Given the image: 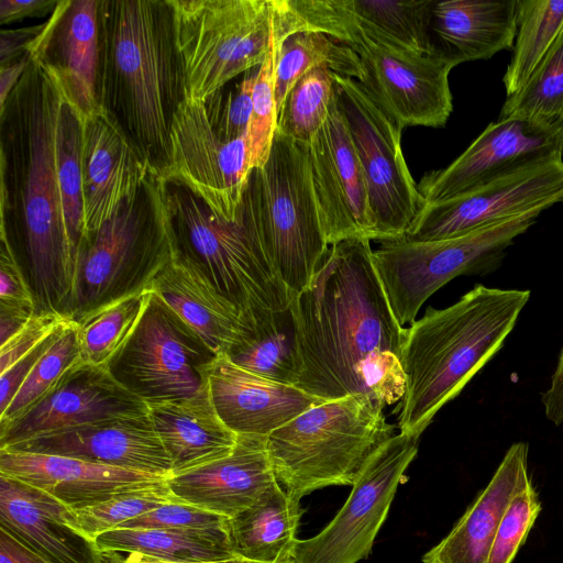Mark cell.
<instances>
[{"label": "cell", "instance_id": "cell-24", "mask_svg": "<svg viewBox=\"0 0 563 563\" xmlns=\"http://www.w3.org/2000/svg\"><path fill=\"white\" fill-rule=\"evenodd\" d=\"M75 521V510L49 494L0 475L1 528L49 563H104Z\"/></svg>", "mask_w": 563, "mask_h": 563}, {"label": "cell", "instance_id": "cell-18", "mask_svg": "<svg viewBox=\"0 0 563 563\" xmlns=\"http://www.w3.org/2000/svg\"><path fill=\"white\" fill-rule=\"evenodd\" d=\"M312 184L325 241L375 240L368 189L346 119L335 96L308 145Z\"/></svg>", "mask_w": 563, "mask_h": 563}, {"label": "cell", "instance_id": "cell-47", "mask_svg": "<svg viewBox=\"0 0 563 563\" xmlns=\"http://www.w3.org/2000/svg\"><path fill=\"white\" fill-rule=\"evenodd\" d=\"M69 322V321H67ZM63 323L57 328L49 336H47L42 343L35 349L29 352L26 355L18 360L8 369L0 374V415L11 404L12 399L16 395L18 390L41 358V356L51 346L54 340L57 338L60 329L67 323Z\"/></svg>", "mask_w": 563, "mask_h": 563}, {"label": "cell", "instance_id": "cell-39", "mask_svg": "<svg viewBox=\"0 0 563 563\" xmlns=\"http://www.w3.org/2000/svg\"><path fill=\"white\" fill-rule=\"evenodd\" d=\"M335 96L334 73L325 67L302 76L288 93L277 119V131L309 145L329 115Z\"/></svg>", "mask_w": 563, "mask_h": 563}, {"label": "cell", "instance_id": "cell-38", "mask_svg": "<svg viewBox=\"0 0 563 563\" xmlns=\"http://www.w3.org/2000/svg\"><path fill=\"white\" fill-rule=\"evenodd\" d=\"M151 289L107 305L75 322L81 360L106 366L125 344L146 307Z\"/></svg>", "mask_w": 563, "mask_h": 563}, {"label": "cell", "instance_id": "cell-51", "mask_svg": "<svg viewBox=\"0 0 563 563\" xmlns=\"http://www.w3.org/2000/svg\"><path fill=\"white\" fill-rule=\"evenodd\" d=\"M542 405L548 420L559 426L563 422V346L548 389L542 394Z\"/></svg>", "mask_w": 563, "mask_h": 563}, {"label": "cell", "instance_id": "cell-6", "mask_svg": "<svg viewBox=\"0 0 563 563\" xmlns=\"http://www.w3.org/2000/svg\"><path fill=\"white\" fill-rule=\"evenodd\" d=\"M236 219L260 241L291 296L302 291L330 247L317 208L308 145L276 131L267 162L249 175Z\"/></svg>", "mask_w": 563, "mask_h": 563}, {"label": "cell", "instance_id": "cell-34", "mask_svg": "<svg viewBox=\"0 0 563 563\" xmlns=\"http://www.w3.org/2000/svg\"><path fill=\"white\" fill-rule=\"evenodd\" d=\"M101 553H135L174 562L234 558L228 537L164 528H117L95 539Z\"/></svg>", "mask_w": 563, "mask_h": 563}, {"label": "cell", "instance_id": "cell-21", "mask_svg": "<svg viewBox=\"0 0 563 563\" xmlns=\"http://www.w3.org/2000/svg\"><path fill=\"white\" fill-rule=\"evenodd\" d=\"M152 170L120 125L100 107L85 118L81 184L85 233L98 230Z\"/></svg>", "mask_w": 563, "mask_h": 563}, {"label": "cell", "instance_id": "cell-14", "mask_svg": "<svg viewBox=\"0 0 563 563\" xmlns=\"http://www.w3.org/2000/svg\"><path fill=\"white\" fill-rule=\"evenodd\" d=\"M420 435L399 432L366 461L349 498L318 534L297 540L292 563H357L372 551L405 471L418 453Z\"/></svg>", "mask_w": 563, "mask_h": 563}, {"label": "cell", "instance_id": "cell-55", "mask_svg": "<svg viewBox=\"0 0 563 563\" xmlns=\"http://www.w3.org/2000/svg\"><path fill=\"white\" fill-rule=\"evenodd\" d=\"M106 561L104 563H258L250 560H245L239 556H234L227 560L221 561H211V562H174L161 560L152 556H146L142 554L135 553H104ZM292 563V562H288Z\"/></svg>", "mask_w": 563, "mask_h": 563}, {"label": "cell", "instance_id": "cell-46", "mask_svg": "<svg viewBox=\"0 0 563 563\" xmlns=\"http://www.w3.org/2000/svg\"><path fill=\"white\" fill-rule=\"evenodd\" d=\"M67 321L70 320L56 313H34L15 335L0 345V374Z\"/></svg>", "mask_w": 563, "mask_h": 563}, {"label": "cell", "instance_id": "cell-53", "mask_svg": "<svg viewBox=\"0 0 563 563\" xmlns=\"http://www.w3.org/2000/svg\"><path fill=\"white\" fill-rule=\"evenodd\" d=\"M0 563H49L0 527Z\"/></svg>", "mask_w": 563, "mask_h": 563}, {"label": "cell", "instance_id": "cell-19", "mask_svg": "<svg viewBox=\"0 0 563 563\" xmlns=\"http://www.w3.org/2000/svg\"><path fill=\"white\" fill-rule=\"evenodd\" d=\"M147 413L148 406L122 387L107 366L81 361L21 416L0 426V449L62 429Z\"/></svg>", "mask_w": 563, "mask_h": 563}, {"label": "cell", "instance_id": "cell-2", "mask_svg": "<svg viewBox=\"0 0 563 563\" xmlns=\"http://www.w3.org/2000/svg\"><path fill=\"white\" fill-rule=\"evenodd\" d=\"M64 88L31 57L0 107L1 242L18 264L35 313L68 319L76 250L58 173L57 123Z\"/></svg>", "mask_w": 563, "mask_h": 563}, {"label": "cell", "instance_id": "cell-33", "mask_svg": "<svg viewBox=\"0 0 563 563\" xmlns=\"http://www.w3.org/2000/svg\"><path fill=\"white\" fill-rule=\"evenodd\" d=\"M372 40L419 55L437 51L431 37L435 0H329Z\"/></svg>", "mask_w": 563, "mask_h": 563}, {"label": "cell", "instance_id": "cell-49", "mask_svg": "<svg viewBox=\"0 0 563 563\" xmlns=\"http://www.w3.org/2000/svg\"><path fill=\"white\" fill-rule=\"evenodd\" d=\"M44 23L0 32V68L16 63L27 54L33 40L43 30Z\"/></svg>", "mask_w": 563, "mask_h": 563}, {"label": "cell", "instance_id": "cell-12", "mask_svg": "<svg viewBox=\"0 0 563 563\" xmlns=\"http://www.w3.org/2000/svg\"><path fill=\"white\" fill-rule=\"evenodd\" d=\"M218 355L151 290L136 328L106 366L122 387L150 406L197 395L208 385Z\"/></svg>", "mask_w": 563, "mask_h": 563}, {"label": "cell", "instance_id": "cell-28", "mask_svg": "<svg viewBox=\"0 0 563 563\" xmlns=\"http://www.w3.org/2000/svg\"><path fill=\"white\" fill-rule=\"evenodd\" d=\"M517 16L518 0H435L431 33L456 65L488 59L514 47Z\"/></svg>", "mask_w": 563, "mask_h": 563}, {"label": "cell", "instance_id": "cell-3", "mask_svg": "<svg viewBox=\"0 0 563 563\" xmlns=\"http://www.w3.org/2000/svg\"><path fill=\"white\" fill-rule=\"evenodd\" d=\"M97 101L163 177L186 99L168 0H99Z\"/></svg>", "mask_w": 563, "mask_h": 563}, {"label": "cell", "instance_id": "cell-35", "mask_svg": "<svg viewBox=\"0 0 563 563\" xmlns=\"http://www.w3.org/2000/svg\"><path fill=\"white\" fill-rule=\"evenodd\" d=\"M321 67L357 81L363 77L357 54L323 33L303 31L278 42L275 67L277 115L296 82L309 71Z\"/></svg>", "mask_w": 563, "mask_h": 563}, {"label": "cell", "instance_id": "cell-9", "mask_svg": "<svg viewBox=\"0 0 563 563\" xmlns=\"http://www.w3.org/2000/svg\"><path fill=\"white\" fill-rule=\"evenodd\" d=\"M291 18L297 32L323 33L357 54L360 85L400 129L445 125L453 110L449 75L456 64L441 51L419 55L376 42L340 16L329 0H295Z\"/></svg>", "mask_w": 563, "mask_h": 563}, {"label": "cell", "instance_id": "cell-11", "mask_svg": "<svg viewBox=\"0 0 563 563\" xmlns=\"http://www.w3.org/2000/svg\"><path fill=\"white\" fill-rule=\"evenodd\" d=\"M541 212H528L451 239L379 242L373 250V262L399 324H411L426 300L453 278L497 268L505 250L534 224Z\"/></svg>", "mask_w": 563, "mask_h": 563}, {"label": "cell", "instance_id": "cell-42", "mask_svg": "<svg viewBox=\"0 0 563 563\" xmlns=\"http://www.w3.org/2000/svg\"><path fill=\"white\" fill-rule=\"evenodd\" d=\"M278 42L273 34L268 52L258 66L252 96V113L247 129L250 167H262L268 159L277 131L275 67Z\"/></svg>", "mask_w": 563, "mask_h": 563}, {"label": "cell", "instance_id": "cell-50", "mask_svg": "<svg viewBox=\"0 0 563 563\" xmlns=\"http://www.w3.org/2000/svg\"><path fill=\"white\" fill-rule=\"evenodd\" d=\"M56 0H0V24H9L29 16L52 14Z\"/></svg>", "mask_w": 563, "mask_h": 563}, {"label": "cell", "instance_id": "cell-22", "mask_svg": "<svg viewBox=\"0 0 563 563\" xmlns=\"http://www.w3.org/2000/svg\"><path fill=\"white\" fill-rule=\"evenodd\" d=\"M267 438L238 434L233 451L190 471L169 475L175 499L232 518L278 484L267 451Z\"/></svg>", "mask_w": 563, "mask_h": 563}, {"label": "cell", "instance_id": "cell-37", "mask_svg": "<svg viewBox=\"0 0 563 563\" xmlns=\"http://www.w3.org/2000/svg\"><path fill=\"white\" fill-rule=\"evenodd\" d=\"M506 118L563 129V30L526 84L506 98L498 119Z\"/></svg>", "mask_w": 563, "mask_h": 563}, {"label": "cell", "instance_id": "cell-17", "mask_svg": "<svg viewBox=\"0 0 563 563\" xmlns=\"http://www.w3.org/2000/svg\"><path fill=\"white\" fill-rule=\"evenodd\" d=\"M555 156H563V129L498 119L450 165L426 173L417 186L424 202L441 201Z\"/></svg>", "mask_w": 563, "mask_h": 563}, {"label": "cell", "instance_id": "cell-45", "mask_svg": "<svg viewBox=\"0 0 563 563\" xmlns=\"http://www.w3.org/2000/svg\"><path fill=\"white\" fill-rule=\"evenodd\" d=\"M119 528H164L228 537V518L173 501L148 511Z\"/></svg>", "mask_w": 563, "mask_h": 563}, {"label": "cell", "instance_id": "cell-8", "mask_svg": "<svg viewBox=\"0 0 563 563\" xmlns=\"http://www.w3.org/2000/svg\"><path fill=\"white\" fill-rule=\"evenodd\" d=\"M164 189L175 257L197 271L241 319L289 308L290 291L239 219L223 220L179 183L164 179Z\"/></svg>", "mask_w": 563, "mask_h": 563}, {"label": "cell", "instance_id": "cell-15", "mask_svg": "<svg viewBox=\"0 0 563 563\" xmlns=\"http://www.w3.org/2000/svg\"><path fill=\"white\" fill-rule=\"evenodd\" d=\"M563 202V156L522 168L461 195L424 202L405 239H451Z\"/></svg>", "mask_w": 563, "mask_h": 563}, {"label": "cell", "instance_id": "cell-4", "mask_svg": "<svg viewBox=\"0 0 563 563\" xmlns=\"http://www.w3.org/2000/svg\"><path fill=\"white\" fill-rule=\"evenodd\" d=\"M529 298V290L477 284L449 307L429 306L406 328L400 432L420 435L427 429L501 349Z\"/></svg>", "mask_w": 563, "mask_h": 563}, {"label": "cell", "instance_id": "cell-20", "mask_svg": "<svg viewBox=\"0 0 563 563\" xmlns=\"http://www.w3.org/2000/svg\"><path fill=\"white\" fill-rule=\"evenodd\" d=\"M4 450L68 456L164 477L172 474L170 459L148 413L57 430Z\"/></svg>", "mask_w": 563, "mask_h": 563}, {"label": "cell", "instance_id": "cell-54", "mask_svg": "<svg viewBox=\"0 0 563 563\" xmlns=\"http://www.w3.org/2000/svg\"><path fill=\"white\" fill-rule=\"evenodd\" d=\"M31 62L27 53L16 63L0 68V107L5 102L9 95L16 86Z\"/></svg>", "mask_w": 563, "mask_h": 563}, {"label": "cell", "instance_id": "cell-36", "mask_svg": "<svg viewBox=\"0 0 563 563\" xmlns=\"http://www.w3.org/2000/svg\"><path fill=\"white\" fill-rule=\"evenodd\" d=\"M563 30V0H518L517 34L504 76L507 97L528 80Z\"/></svg>", "mask_w": 563, "mask_h": 563}, {"label": "cell", "instance_id": "cell-41", "mask_svg": "<svg viewBox=\"0 0 563 563\" xmlns=\"http://www.w3.org/2000/svg\"><path fill=\"white\" fill-rule=\"evenodd\" d=\"M173 501L179 500L172 495L165 481L123 492L106 501L77 509L75 522L82 534L95 541L99 534Z\"/></svg>", "mask_w": 563, "mask_h": 563}, {"label": "cell", "instance_id": "cell-25", "mask_svg": "<svg viewBox=\"0 0 563 563\" xmlns=\"http://www.w3.org/2000/svg\"><path fill=\"white\" fill-rule=\"evenodd\" d=\"M213 407L236 434L268 437L309 408L324 402L294 385L247 372L219 354L208 372Z\"/></svg>", "mask_w": 563, "mask_h": 563}, {"label": "cell", "instance_id": "cell-31", "mask_svg": "<svg viewBox=\"0 0 563 563\" xmlns=\"http://www.w3.org/2000/svg\"><path fill=\"white\" fill-rule=\"evenodd\" d=\"M222 354L247 372L297 386L302 363L290 308L241 319L233 341Z\"/></svg>", "mask_w": 563, "mask_h": 563}, {"label": "cell", "instance_id": "cell-30", "mask_svg": "<svg viewBox=\"0 0 563 563\" xmlns=\"http://www.w3.org/2000/svg\"><path fill=\"white\" fill-rule=\"evenodd\" d=\"M217 353L233 341L241 314L190 265L173 256L150 287Z\"/></svg>", "mask_w": 563, "mask_h": 563}, {"label": "cell", "instance_id": "cell-48", "mask_svg": "<svg viewBox=\"0 0 563 563\" xmlns=\"http://www.w3.org/2000/svg\"><path fill=\"white\" fill-rule=\"evenodd\" d=\"M0 303L30 306L35 309L26 282L8 245L3 242L0 246Z\"/></svg>", "mask_w": 563, "mask_h": 563}, {"label": "cell", "instance_id": "cell-23", "mask_svg": "<svg viewBox=\"0 0 563 563\" xmlns=\"http://www.w3.org/2000/svg\"><path fill=\"white\" fill-rule=\"evenodd\" d=\"M99 0H59L27 53L51 68L86 118L96 111Z\"/></svg>", "mask_w": 563, "mask_h": 563}, {"label": "cell", "instance_id": "cell-13", "mask_svg": "<svg viewBox=\"0 0 563 563\" xmlns=\"http://www.w3.org/2000/svg\"><path fill=\"white\" fill-rule=\"evenodd\" d=\"M336 96L366 179L375 240L405 236L424 205L407 166L400 129L355 79L334 73Z\"/></svg>", "mask_w": 563, "mask_h": 563}, {"label": "cell", "instance_id": "cell-29", "mask_svg": "<svg viewBox=\"0 0 563 563\" xmlns=\"http://www.w3.org/2000/svg\"><path fill=\"white\" fill-rule=\"evenodd\" d=\"M152 424L176 475L230 454L238 434L218 416L209 385L191 398L148 406Z\"/></svg>", "mask_w": 563, "mask_h": 563}, {"label": "cell", "instance_id": "cell-7", "mask_svg": "<svg viewBox=\"0 0 563 563\" xmlns=\"http://www.w3.org/2000/svg\"><path fill=\"white\" fill-rule=\"evenodd\" d=\"M384 407L354 394L303 411L267 438L278 484L292 497L351 485L369 456L390 437Z\"/></svg>", "mask_w": 563, "mask_h": 563}, {"label": "cell", "instance_id": "cell-16", "mask_svg": "<svg viewBox=\"0 0 563 563\" xmlns=\"http://www.w3.org/2000/svg\"><path fill=\"white\" fill-rule=\"evenodd\" d=\"M250 173L247 135L224 137L213 129L205 101L185 99L173 120L170 162L162 178L184 185L234 222Z\"/></svg>", "mask_w": 563, "mask_h": 563}, {"label": "cell", "instance_id": "cell-5", "mask_svg": "<svg viewBox=\"0 0 563 563\" xmlns=\"http://www.w3.org/2000/svg\"><path fill=\"white\" fill-rule=\"evenodd\" d=\"M164 179L153 170L98 230L85 233L76 253L68 319L150 289L173 258Z\"/></svg>", "mask_w": 563, "mask_h": 563}, {"label": "cell", "instance_id": "cell-43", "mask_svg": "<svg viewBox=\"0 0 563 563\" xmlns=\"http://www.w3.org/2000/svg\"><path fill=\"white\" fill-rule=\"evenodd\" d=\"M541 508L539 495L529 478L512 496L501 517L487 563H512Z\"/></svg>", "mask_w": 563, "mask_h": 563}, {"label": "cell", "instance_id": "cell-44", "mask_svg": "<svg viewBox=\"0 0 563 563\" xmlns=\"http://www.w3.org/2000/svg\"><path fill=\"white\" fill-rule=\"evenodd\" d=\"M256 77L257 70H249L234 89L223 92L222 88L205 101L213 129L224 137L232 140L247 135Z\"/></svg>", "mask_w": 563, "mask_h": 563}, {"label": "cell", "instance_id": "cell-10", "mask_svg": "<svg viewBox=\"0 0 563 563\" xmlns=\"http://www.w3.org/2000/svg\"><path fill=\"white\" fill-rule=\"evenodd\" d=\"M186 99L207 101L260 66L271 45V0H168Z\"/></svg>", "mask_w": 563, "mask_h": 563}, {"label": "cell", "instance_id": "cell-27", "mask_svg": "<svg viewBox=\"0 0 563 563\" xmlns=\"http://www.w3.org/2000/svg\"><path fill=\"white\" fill-rule=\"evenodd\" d=\"M529 445L514 443L486 487L453 529L423 556V563H487L501 517L516 492L530 478Z\"/></svg>", "mask_w": 563, "mask_h": 563}, {"label": "cell", "instance_id": "cell-32", "mask_svg": "<svg viewBox=\"0 0 563 563\" xmlns=\"http://www.w3.org/2000/svg\"><path fill=\"white\" fill-rule=\"evenodd\" d=\"M301 516L300 500L277 484L254 505L228 518L233 554L258 563L292 562Z\"/></svg>", "mask_w": 563, "mask_h": 563}, {"label": "cell", "instance_id": "cell-1", "mask_svg": "<svg viewBox=\"0 0 563 563\" xmlns=\"http://www.w3.org/2000/svg\"><path fill=\"white\" fill-rule=\"evenodd\" d=\"M372 254L367 239L330 245L289 305L302 363L297 387L324 401L364 394L386 407L405 395L406 328L394 316Z\"/></svg>", "mask_w": 563, "mask_h": 563}, {"label": "cell", "instance_id": "cell-40", "mask_svg": "<svg viewBox=\"0 0 563 563\" xmlns=\"http://www.w3.org/2000/svg\"><path fill=\"white\" fill-rule=\"evenodd\" d=\"M78 332L75 322H67L57 338L37 361L9 407L0 415V426L7 424L41 399L63 376L81 362Z\"/></svg>", "mask_w": 563, "mask_h": 563}, {"label": "cell", "instance_id": "cell-52", "mask_svg": "<svg viewBox=\"0 0 563 563\" xmlns=\"http://www.w3.org/2000/svg\"><path fill=\"white\" fill-rule=\"evenodd\" d=\"M34 313L35 309L30 306L0 303V345L15 335Z\"/></svg>", "mask_w": 563, "mask_h": 563}, {"label": "cell", "instance_id": "cell-26", "mask_svg": "<svg viewBox=\"0 0 563 563\" xmlns=\"http://www.w3.org/2000/svg\"><path fill=\"white\" fill-rule=\"evenodd\" d=\"M0 475L36 487L77 510L167 477L60 455L0 449Z\"/></svg>", "mask_w": 563, "mask_h": 563}]
</instances>
